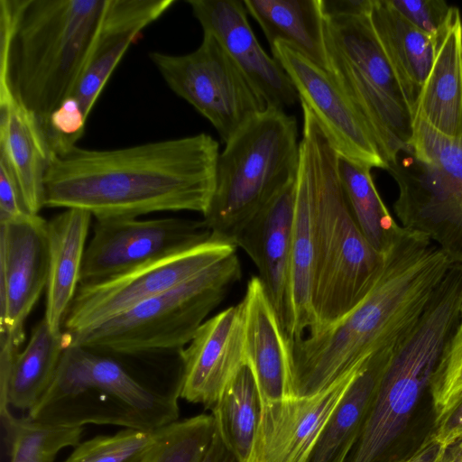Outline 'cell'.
<instances>
[{
    "label": "cell",
    "instance_id": "obj_39",
    "mask_svg": "<svg viewBox=\"0 0 462 462\" xmlns=\"http://www.w3.org/2000/svg\"><path fill=\"white\" fill-rule=\"evenodd\" d=\"M373 0H322L324 16H359L370 14Z\"/></svg>",
    "mask_w": 462,
    "mask_h": 462
},
{
    "label": "cell",
    "instance_id": "obj_21",
    "mask_svg": "<svg viewBox=\"0 0 462 462\" xmlns=\"http://www.w3.org/2000/svg\"><path fill=\"white\" fill-rule=\"evenodd\" d=\"M68 331L54 332L42 319L27 345L0 339V415L9 407L31 411L49 390L65 349L71 344Z\"/></svg>",
    "mask_w": 462,
    "mask_h": 462
},
{
    "label": "cell",
    "instance_id": "obj_31",
    "mask_svg": "<svg viewBox=\"0 0 462 462\" xmlns=\"http://www.w3.org/2000/svg\"><path fill=\"white\" fill-rule=\"evenodd\" d=\"M338 174L349 209L370 245L385 255L398 239V225L374 185L371 168L338 156Z\"/></svg>",
    "mask_w": 462,
    "mask_h": 462
},
{
    "label": "cell",
    "instance_id": "obj_33",
    "mask_svg": "<svg viewBox=\"0 0 462 462\" xmlns=\"http://www.w3.org/2000/svg\"><path fill=\"white\" fill-rule=\"evenodd\" d=\"M215 433L213 415L199 414L158 430L144 462H201Z\"/></svg>",
    "mask_w": 462,
    "mask_h": 462
},
{
    "label": "cell",
    "instance_id": "obj_26",
    "mask_svg": "<svg viewBox=\"0 0 462 462\" xmlns=\"http://www.w3.org/2000/svg\"><path fill=\"white\" fill-rule=\"evenodd\" d=\"M315 265L314 193L310 168L299 152L292 229L290 293V340L304 336L315 325L312 291Z\"/></svg>",
    "mask_w": 462,
    "mask_h": 462
},
{
    "label": "cell",
    "instance_id": "obj_5",
    "mask_svg": "<svg viewBox=\"0 0 462 462\" xmlns=\"http://www.w3.org/2000/svg\"><path fill=\"white\" fill-rule=\"evenodd\" d=\"M303 115L299 152L310 168L315 213L312 308L322 330L352 310L371 291L385 264L358 227L338 174L339 154L309 107Z\"/></svg>",
    "mask_w": 462,
    "mask_h": 462
},
{
    "label": "cell",
    "instance_id": "obj_3",
    "mask_svg": "<svg viewBox=\"0 0 462 462\" xmlns=\"http://www.w3.org/2000/svg\"><path fill=\"white\" fill-rule=\"evenodd\" d=\"M179 354L128 356L71 343L31 420L62 427L114 425L157 431L180 417Z\"/></svg>",
    "mask_w": 462,
    "mask_h": 462
},
{
    "label": "cell",
    "instance_id": "obj_15",
    "mask_svg": "<svg viewBox=\"0 0 462 462\" xmlns=\"http://www.w3.org/2000/svg\"><path fill=\"white\" fill-rule=\"evenodd\" d=\"M48 275V221L34 214L0 223V339L21 346Z\"/></svg>",
    "mask_w": 462,
    "mask_h": 462
},
{
    "label": "cell",
    "instance_id": "obj_20",
    "mask_svg": "<svg viewBox=\"0 0 462 462\" xmlns=\"http://www.w3.org/2000/svg\"><path fill=\"white\" fill-rule=\"evenodd\" d=\"M241 302L245 360L254 374L261 403L291 397L290 338L258 276L248 281Z\"/></svg>",
    "mask_w": 462,
    "mask_h": 462
},
{
    "label": "cell",
    "instance_id": "obj_22",
    "mask_svg": "<svg viewBox=\"0 0 462 462\" xmlns=\"http://www.w3.org/2000/svg\"><path fill=\"white\" fill-rule=\"evenodd\" d=\"M174 4V0H108L91 57L71 96L87 119L130 45Z\"/></svg>",
    "mask_w": 462,
    "mask_h": 462
},
{
    "label": "cell",
    "instance_id": "obj_19",
    "mask_svg": "<svg viewBox=\"0 0 462 462\" xmlns=\"http://www.w3.org/2000/svg\"><path fill=\"white\" fill-rule=\"evenodd\" d=\"M180 356L183 368L180 398L212 410L246 363L242 302L207 319Z\"/></svg>",
    "mask_w": 462,
    "mask_h": 462
},
{
    "label": "cell",
    "instance_id": "obj_1",
    "mask_svg": "<svg viewBox=\"0 0 462 462\" xmlns=\"http://www.w3.org/2000/svg\"><path fill=\"white\" fill-rule=\"evenodd\" d=\"M219 144L200 133L134 146L76 145L51 154L44 207L77 208L96 219L137 218L161 211H207Z\"/></svg>",
    "mask_w": 462,
    "mask_h": 462
},
{
    "label": "cell",
    "instance_id": "obj_16",
    "mask_svg": "<svg viewBox=\"0 0 462 462\" xmlns=\"http://www.w3.org/2000/svg\"><path fill=\"white\" fill-rule=\"evenodd\" d=\"M363 364L315 394L261 403L248 462H310L328 421Z\"/></svg>",
    "mask_w": 462,
    "mask_h": 462
},
{
    "label": "cell",
    "instance_id": "obj_36",
    "mask_svg": "<svg viewBox=\"0 0 462 462\" xmlns=\"http://www.w3.org/2000/svg\"><path fill=\"white\" fill-rule=\"evenodd\" d=\"M411 24L430 36L437 48L448 31L457 7L443 0H389Z\"/></svg>",
    "mask_w": 462,
    "mask_h": 462
},
{
    "label": "cell",
    "instance_id": "obj_11",
    "mask_svg": "<svg viewBox=\"0 0 462 462\" xmlns=\"http://www.w3.org/2000/svg\"><path fill=\"white\" fill-rule=\"evenodd\" d=\"M149 58L168 87L215 127L226 143L239 127L266 107L219 42L203 32L193 51L173 55L150 52Z\"/></svg>",
    "mask_w": 462,
    "mask_h": 462
},
{
    "label": "cell",
    "instance_id": "obj_13",
    "mask_svg": "<svg viewBox=\"0 0 462 462\" xmlns=\"http://www.w3.org/2000/svg\"><path fill=\"white\" fill-rule=\"evenodd\" d=\"M212 236L203 220L96 219L87 245L79 286L98 283L196 246Z\"/></svg>",
    "mask_w": 462,
    "mask_h": 462
},
{
    "label": "cell",
    "instance_id": "obj_7",
    "mask_svg": "<svg viewBox=\"0 0 462 462\" xmlns=\"http://www.w3.org/2000/svg\"><path fill=\"white\" fill-rule=\"evenodd\" d=\"M299 146L296 118L282 109L267 107L239 127L219 153L203 215L213 236L234 244L243 226L297 176Z\"/></svg>",
    "mask_w": 462,
    "mask_h": 462
},
{
    "label": "cell",
    "instance_id": "obj_17",
    "mask_svg": "<svg viewBox=\"0 0 462 462\" xmlns=\"http://www.w3.org/2000/svg\"><path fill=\"white\" fill-rule=\"evenodd\" d=\"M203 32L212 34L238 66L266 107L282 109L299 99L282 67L261 47L243 1L189 0Z\"/></svg>",
    "mask_w": 462,
    "mask_h": 462
},
{
    "label": "cell",
    "instance_id": "obj_10",
    "mask_svg": "<svg viewBox=\"0 0 462 462\" xmlns=\"http://www.w3.org/2000/svg\"><path fill=\"white\" fill-rule=\"evenodd\" d=\"M410 149L388 164L399 189L394 213L402 227L426 236L452 263L462 264V142L415 118Z\"/></svg>",
    "mask_w": 462,
    "mask_h": 462
},
{
    "label": "cell",
    "instance_id": "obj_35",
    "mask_svg": "<svg viewBox=\"0 0 462 462\" xmlns=\"http://www.w3.org/2000/svg\"><path fill=\"white\" fill-rule=\"evenodd\" d=\"M430 390L438 426L462 402V318L442 353Z\"/></svg>",
    "mask_w": 462,
    "mask_h": 462
},
{
    "label": "cell",
    "instance_id": "obj_25",
    "mask_svg": "<svg viewBox=\"0 0 462 462\" xmlns=\"http://www.w3.org/2000/svg\"><path fill=\"white\" fill-rule=\"evenodd\" d=\"M415 118L462 142V20L458 10L438 47L416 104Z\"/></svg>",
    "mask_w": 462,
    "mask_h": 462
},
{
    "label": "cell",
    "instance_id": "obj_28",
    "mask_svg": "<svg viewBox=\"0 0 462 462\" xmlns=\"http://www.w3.org/2000/svg\"><path fill=\"white\" fill-rule=\"evenodd\" d=\"M369 19L415 116L416 104L433 65L437 45L395 10L389 0H373Z\"/></svg>",
    "mask_w": 462,
    "mask_h": 462
},
{
    "label": "cell",
    "instance_id": "obj_29",
    "mask_svg": "<svg viewBox=\"0 0 462 462\" xmlns=\"http://www.w3.org/2000/svg\"><path fill=\"white\" fill-rule=\"evenodd\" d=\"M270 47L281 41L328 72L322 0H244Z\"/></svg>",
    "mask_w": 462,
    "mask_h": 462
},
{
    "label": "cell",
    "instance_id": "obj_41",
    "mask_svg": "<svg viewBox=\"0 0 462 462\" xmlns=\"http://www.w3.org/2000/svg\"><path fill=\"white\" fill-rule=\"evenodd\" d=\"M201 462H239L216 431Z\"/></svg>",
    "mask_w": 462,
    "mask_h": 462
},
{
    "label": "cell",
    "instance_id": "obj_18",
    "mask_svg": "<svg viewBox=\"0 0 462 462\" xmlns=\"http://www.w3.org/2000/svg\"><path fill=\"white\" fill-rule=\"evenodd\" d=\"M296 181L297 176L279 189L234 239L257 267L258 278L287 336L291 323L290 273Z\"/></svg>",
    "mask_w": 462,
    "mask_h": 462
},
{
    "label": "cell",
    "instance_id": "obj_8",
    "mask_svg": "<svg viewBox=\"0 0 462 462\" xmlns=\"http://www.w3.org/2000/svg\"><path fill=\"white\" fill-rule=\"evenodd\" d=\"M241 274L236 253L91 329L71 334V343L128 356L179 354Z\"/></svg>",
    "mask_w": 462,
    "mask_h": 462
},
{
    "label": "cell",
    "instance_id": "obj_24",
    "mask_svg": "<svg viewBox=\"0 0 462 462\" xmlns=\"http://www.w3.org/2000/svg\"><path fill=\"white\" fill-rule=\"evenodd\" d=\"M92 216L67 208L48 221L49 275L43 319L54 332H61L79 286Z\"/></svg>",
    "mask_w": 462,
    "mask_h": 462
},
{
    "label": "cell",
    "instance_id": "obj_14",
    "mask_svg": "<svg viewBox=\"0 0 462 462\" xmlns=\"http://www.w3.org/2000/svg\"><path fill=\"white\" fill-rule=\"evenodd\" d=\"M270 48L300 103L314 115L337 153L371 169L387 171L375 137L329 74L283 42L277 41Z\"/></svg>",
    "mask_w": 462,
    "mask_h": 462
},
{
    "label": "cell",
    "instance_id": "obj_32",
    "mask_svg": "<svg viewBox=\"0 0 462 462\" xmlns=\"http://www.w3.org/2000/svg\"><path fill=\"white\" fill-rule=\"evenodd\" d=\"M10 448V462L54 460L67 447H76L83 427H62L17 419L11 412L1 416Z\"/></svg>",
    "mask_w": 462,
    "mask_h": 462
},
{
    "label": "cell",
    "instance_id": "obj_37",
    "mask_svg": "<svg viewBox=\"0 0 462 462\" xmlns=\"http://www.w3.org/2000/svg\"><path fill=\"white\" fill-rule=\"evenodd\" d=\"M34 215L28 208L7 158L0 154V223Z\"/></svg>",
    "mask_w": 462,
    "mask_h": 462
},
{
    "label": "cell",
    "instance_id": "obj_30",
    "mask_svg": "<svg viewBox=\"0 0 462 462\" xmlns=\"http://www.w3.org/2000/svg\"><path fill=\"white\" fill-rule=\"evenodd\" d=\"M261 412L258 388L245 363L212 409L215 429L239 462H248Z\"/></svg>",
    "mask_w": 462,
    "mask_h": 462
},
{
    "label": "cell",
    "instance_id": "obj_23",
    "mask_svg": "<svg viewBox=\"0 0 462 462\" xmlns=\"http://www.w3.org/2000/svg\"><path fill=\"white\" fill-rule=\"evenodd\" d=\"M0 154L10 162L29 209L39 214L51 152L35 116L6 84H0Z\"/></svg>",
    "mask_w": 462,
    "mask_h": 462
},
{
    "label": "cell",
    "instance_id": "obj_43",
    "mask_svg": "<svg viewBox=\"0 0 462 462\" xmlns=\"http://www.w3.org/2000/svg\"><path fill=\"white\" fill-rule=\"evenodd\" d=\"M395 462H406V458L402 459V460L395 461Z\"/></svg>",
    "mask_w": 462,
    "mask_h": 462
},
{
    "label": "cell",
    "instance_id": "obj_9",
    "mask_svg": "<svg viewBox=\"0 0 462 462\" xmlns=\"http://www.w3.org/2000/svg\"><path fill=\"white\" fill-rule=\"evenodd\" d=\"M325 39L328 73L364 118L385 162L391 163L401 151L410 150L415 116L369 14L325 16Z\"/></svg>",
    "mask_w": 462,
    "mask_h": 462
},
{
    "label": "cell",
    "instance_id": "obj_27",
    "mask_svg": "<svg viewBox=\"0 0 462 462\" xmlns=\"http://www.w3.org/2000/svg\"><path fill=\"white\" fill-rule=\"evenodd\" d=\"M398 343L378 350L363 364L328 421L310 462H346L362 433Z\"/></svg>",
    "mask_w": 462,
    "mask_h": 462
},
{
    "label": "cell",
    "instance_id": "obj_34",
    "mask_svg": "<svg viewBox=\"0 0 462 462\" xmlns=\"http://www.w3.org/2000/svg\"><path fill=\"white\" fill-rule=\"evenodd\" d=\"M157 431L133 429L99 435L79 442L63 462H144L152 450Z\"/></svg>",
    "mask_w": 462,
    "mask_h": 462
},
{
    "label": "cell",
    "instance_id": "obj_42",
    "mask_svg": "<svg viewBox=\"0 0 462 462\" xmlns=\"http://www.w3.org/2000/svg\"><path fill=\"white\" fill-rule=\"evenodd\" d=\"M24 462H54L52 459H34V460H28Z\"/></svg>",
    "mask_w": 462,
    "mask_h": 462
},
{
    "label": "cell",
    "instance_id": "obj_12",
    "mask_svg": "<svg viewBox=\"0 0 462 462\" xmlns=\"http://www.w3.org/2000/svg\"><path fill=\"white\" fill-rule=\"evenodd\" d=\"M236 248L233 243L212 236L196 246L124 274L79 286L63 327L72 335L91 329L193 278L236 254Z\"/></svg>",
    "mask_w": 462,
    "mask_h": 462
},
{
    "label": "cell",
    "instance_id": "obj_6",
    "mask_svg": "<svg viewBox=\"0 0 462 462\" xmlns=\"http://www.w3.org/2000/svg\"><path fill=\"white\" fill-rule=\"evenodd\" d=\"M461 307L462 264L452 263L420 318L396 345L346 462H380L406 429L461 319Z\"/></svg>",
    "mask_w": 462,
    "mask_h": 462
},
{
    "label": "cell",
    "instance_id": "obj_2",
    "mask_svg": "<svg viewBox=\"0 0 462 462\" xmlns=\"http://www.w3.org/2000/svg\"><path fill=\"white\" fill-rule=\"evenodd\" d=\"M452 263L426 236L402 227L383 271L352 310L320 331L290 340L291 394H315L402 339Z\"/></svg>",
    "mask_w": 462,
    "mask_h": 462
},
{
    "label": "cell",
    "instance_id": "obj_4",
    "mask_svg": "<svg viewBox=\"0 0 462 462\" xmlns=\"http://www.w3.org/2000/svg\"><path fill=\"white\" fill-rule=\"evenodd\" d=\"M108 0H0V82L36 117L74 93L91 57Z\"/></svg>",
    "mask_w": 462,
    "mask_h": 462
},
{
    "label": "cell",
    "instance_id": "obj_38",
    "mask_svg": "<svg viewBox=\"0 0 462 462\" xmlns=\"http://www.w3.org/2000/svg\"><path fill=\"white\" fill-rule=\"evenodd\" d=\"M406 462H462V437L447 443L435 432L430 434Z\"/></svg>",
    "mask_w": 462,
    "mask_h": 462
},
{
    "label": "cell",
    "instance_id": "obj_40",
    "mask_svg": "<svg viewBox=\"0 0 462 462\" xmlns=\"http://www.w3.org/2000/svg\"><path fill=\"white\" fill-rule=\"evenodd\" d=\"M434 432L447 443H453L462 437V402L436 426Z\"/></svg>",
    "mask_w": 462,
    "mask_h": 462
},
{
    "label": "cell",
    "instance_id": "obj_44",
    "mask_svg": "<svg viewBox=\"0 0 462 462\" xmlns=\"http://www.w3.org/2000/svg\"><path fill=\"white\" fill-rule=\"evenodd\" d=\"M461 318H462V307H461Z\"/></svg>",
    "mask_w": 462,
    "mask_h": 462
}]
</instances>
